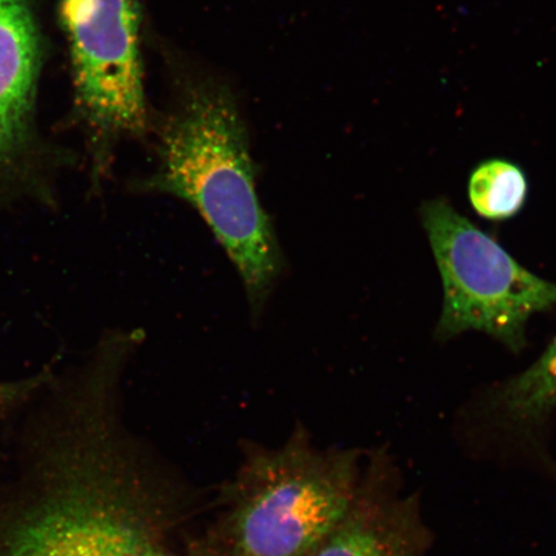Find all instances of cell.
<instances>
[{
  "mask_svg": "<svg viewBox=\"0 0 556 556\" xmlns=\"http://www.w3.org/2000/svg\"><path fill=\"white\" fill-rule=\"evenodd\" d=\"M128 361L100 351L0 443V556H168V504L121 421Z\"/></svg>",
  "mask_w": 556,
  "mask_h": 556,
  "instance_id": "1",
  "label": "cell"
},
{
  "mask_svg": "<svg viewBox=\"0 0 556 556\" xmlns=\"http://www.w3.org/2000/svg\"><path fill=\"white\" fill-rule=\"evenodd\" d=\"M156 156L155 170L129 189L182 200L200 214L238 270L258 321L287 262L256 191L248 131L229 90L211 80L186 81L159 125Z\"/></svg>",
  "mask_w": 556,
  "mask_h": 556,
  "instance_id": "2",
  "label": "cell"
},
{
  "mask_svg": "<svg viewBox=\"0 0 556 556\" xmlns=\"http://www.w3.org/2000/svg\"><path fill=\"white\" fill-rule=\"evenodd\" d=\"M351 454L312 446L303 432L256 450L229 485L225 556H311L357 497Z\"/></svg>",
  "mask_w": 556,
  "mask_h": 556,
  "instance_id": "3",
  "label": "cell"
},
{
  "mask_svg": "<svg viewBox=\"0 0 556 556\" xmlns=\"http://www.w3.org/2000/svg\"><path fill=\"white\" fill-rule=\"evenodd\" d=\"M76 119L86 131L96 185L116 144L149 134L139 0H60Z\"/></svg>",
  "mask_w": 556,
  "mask_h": 556,
  "instance_id": "4",
  "label": "cell"
},
{
  "mask_svg": "<svg viewBox=\"0 0 556 556\" xmlns=\"http://www.w3.org/2000/svg\"><path fill=\"white\" fill-rule=\"evenodd\" d=\"M421 219L443 283L437 337L482 331L519 352L530 318L556 305V283L520 266L444 199L426 201Z\"/></svg>",
  "mask_w": 556,
  "mask_h": 556,
  "instance_id": "5",
  "label": "cell"
},
{
  "mask_svg": "<svg viewBox=\"0 0 556 556\" xmlns=\"http://www.w3.org/2000/svg\"><path fill=\"white\" fill-rule=\"evenodd\" d=\"M47 40L38 0H0V173L37 146Z\"/></svg>",
  "mask_w": 556,
  "mask_h": 556,
  "instance_id": "6",
  "label": "cell"
},
{
  "mask_svg": "<svg viewBox=\"0 0 556 556\" xmlns=\"http://www.w3.org/2000/svg\"><path fill=\"white\" fill-rule=\"evenodd\" d=\"M311 556H424L422 531L413 505L357 493L344 519Z\"/></svg>",
  "mask_w": 556,
  "mask_h": 556,
  "instance_id": "7",
  "label": "cell"
},
{
  "mask_svg": "<svg viewBox=\"0 0 556 556\" xmlns=\"http://www.w3.org/2000/svg\"><path fill=\"white\" fill-rule=\"evenodd\" d=\"M491 406L516 427H533L546 419L556 407V339L536 363L496 389Z\"/></svg>",
  "mask_w": 556,
  "mask_h": 556,
  "instance_id": "8",
  "label": "cell"
},
{
  "mask_svg": "<svg viewBox=\"0 0 556 556\" xmlns=\"http://www.w3.org/2000/svg\"><path fill=\"white\" fill-rule=\"evenodd\" d=\"M528 184L523 170L505 160H490L478 166L469 179V199L482 217L503 220L523 207Z\"/></svg>",
  "mask_w": 556,
  "mask_h": 556,
  "instance_id": "9",
  "label": "cell"
},
{
  "mask_svg": "<svg viewBox=\"0 0 556 556\" xmlns=\"http://www.w3.org/2000/svg\"><path fill=\"white\" fill-rule=\"evenodd\" d=\"M0 457H2V446H0Z\"/></svg>",
  "mask_w": 556,
  "mask_h": 556,
  "instance_id": "10",
  "label": "cell"
}]
</instances>
